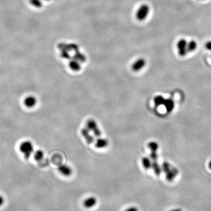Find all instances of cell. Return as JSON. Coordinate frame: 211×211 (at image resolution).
Returning <instances> with one entry per match:
<instances>
[{"instance_id": "2e32d148", "label": "cell", "mask_w": 211, "mask_h": 211, "mask_svg": "<svg viewBox=\"0 0 211 211\" xmlns=\"http://www.w3.org/2000/svg\"><path fill=\"white\" fill-rule=\"evenodd\" d=\"M34 157L35 161H41L44 157V152L41 150H38L34 153Z\"/></svg>"}, {"instance_id": "277c9868", "label": "cell", "mask_w": 211, "mask_h": 211, "mask_svg": "<svg viewBox=\"0 0 211 211\" xmlns=\"http://www.w3.org/2000/svg\"><path fill=\"white\" fill-rule=\"evenodd\" d=\"M86 126H87V129L90 131H92L93 133L94 134L96 137H99L101 135V131L100 130V129L98 128L97 125L96 123V122L92 120V119H90L88 120L87 123H86Z\"/></svg>"}, {"instance_id": "e0dca14e", "label": "cell", "mask_w": 211, "mask_h": 211, "mask_svg": "<svg viewBox=\"0 0 211 211\" xmlns=\"http://www.w3.org/2000/svg\"><path fill=\"white\" fill-rule=\"evenodd\" d=\"M152 168H153V170L155 172V174L157 175V176H159L160 175L161 172V170L162 169L161 168L160 166L159 165V164H158V163L157 162V161H154L153 163H152V166H151Z\"/></svg>"}, {"instance_id": "30bf717a", "label": "cell", "mask_w": 211, "mask_h": 211, "mask_svg": "<svg viewBox=\"0 0 211 211\" xmlns=\"http://www.w3.org/2000/svg\"><path fill=\"white\" fill-rule=\"evenodd\" d=\"M69 68L73 71H75V72H78L81 70V66L80 64V62H78L77 60H76L75 59H72L71 60L69 63Z\"/></svg>"}, {"instance_id": "52a82bcc", "label": "cell", "mask_w": 211, "mask_h": 211, "mask_svg": "<svg viewBox=\"0 0 211 211\" xmlns=\"http://www.w3.org/2000/svg\"><path fill=\"white\" fill-rule=\"evenodd\" d=\"M58 170L62 175L66 176H70L72 172V170L69 166L64 164L60 165L58 168Z\"/></svg>"}, {"instance_id": "83f0119b", "label": "cell", "mask_w": 211, "mask_h": 211, "mask_svg": "<svg viewBox=\"0 0 211 211\" xmlns=\"http://www.w3.org/2000/svg\"><path fill=\"white\" fill-rule=\"evenodd\" d=\"M209 168L211 170V161L209 162Z\"/></svg>"}, {"instance_id": "9a60e30c", "label": "cell", "mask_w": 211, "mask_h": 211, "mask_svg": "<svg viewBox=\"0 0 211 211\" xmlns=\"http://www.w3.org/2000/svg\"><path fill=\"white\" fill-rule=\"evenodd\" d=\"M164 105L165 106L167 110L168 111H171L172 110L174 107V103L173 101L171 99L165 100Z\"/></svg>"}, {"instance_id": "484cf974", "label": "cell", "mask_w": 211, "mask_h": 211, "mask_svg": "<svg viewBox=\"0 0 211 211\" xmlns=\"http://www.w3.org/2000/svg\"><path fill=\"white\" fill-rule=\"evenodd\" d=\"M4 199L3 197L0 195V206L4 204Z\"/></svg>"}, {"instance_id": "603a6c76", "label": "cell", "mask_w": 211, "mask_h": 211, "mask_svg": "<svg viewBox=\"0 0 211 211\" xmlns=\"http://www.w3.org/2000/svg\"><path fill=\"white\" fill-rule=\"evenodd\" d=\"M62 56L63 58L66 59H69L70 58V56L68 53V52H67L66 51H64L63 50V52H62Z\"/></svg>"}, {"instance_id": "cb8c5ba5", "label": "cell", "mask_w": 211, "mask_h": 211, "mask_svg": "<svg viewBox=\"0 0 211 211\" xmlns=\"http://www.w3.org/2000/svg\"><path fill=\"white\" fill-rule=\"evenodd\" d=\"M205 48L211 51V41H208L207 42H206L205 43Z\"/></svg>"}, {"instance_id": "8992f818", "label": "cell", "mask_w": 211, "mask_h": 211, "mask_svg": "<svg viewBox=\"0 0 211 211\" xmlns=\"http://www.w3.org/2000/svg\"><path fill=\"white\" fill-rule=\"evenodd\" d=\"M146 64V62L144 59H139L135 60L132 65V69L134 72H139L145 66Z\"/></svg>"}, {"instance_id": "ac0fdd59", "label": "cell", "mask_w": 211, "mask_h": 211, "mask_svg": "<svg viewBox=\"0 0 211 211\" xmlns=\"http://www.w3.org/2000/svg\"><path fill=\"white\" fill-rule=\"evenodd\" d=\"M176 173H177V171L176 170H170L168 172H167V176H166V178L167 179L168 181H172L174 177L176 176Z\"/></svg>"}, {"instance_id": "8fae6325", "label": "cell", "mask_w": 211, "mask_h": 211, "mask_svg": "<svg viewBox=\"0 0 211 211\" xmlns=\"http://www.w3.org/2000/svg\"><path fill=\"white\" fill-rule=\"evenodd\" d=\"M107 145H108V141L106 139H101V138L98 139L96 141V144H95V146L98 148H105L107 146Z\"/></svg>"}, {"instance_id": "5b68a950", "label": "cell", "mask_w": 211, "mask_h": 211, "mask_svg": "<svg viewBox=\"0 0 211 211\" xmlns=\"http://www.w3.org/2000/svg\"><path fill=\"white\" fill-rule=\"evenodd\" d=\"M36 103H37L36 98L34 96H32V95L27 96L23 101L24 105L29 109H31L35 107V105H36Z\"/></svg>"}, {"instance_id": "5bb4252c", "label": "cell", "mask_w": 211, "mask_h": 211, "mask_svg": "<svg viewBox=\"0 0 211 211\" xmlns=\"http://www.w3.org/2000/svg\"><path fill=\"white\" fill-rule=\"evenodd\" d=\"M142 164L144 168L146 170L150 169L152 166V162L151 159L148 157H144L142 159Z\"/></svg>"}, {"instance_id": "4fadbf2b", "label": "cell", "mask_w": 211, "mask_h": 211, "mask_svg": "<svg viewBox=\"0 0 211 211\" xmlns=\"http://www.w3.org/2000/svg\"><path fill=\"white\" fill-rule=\"evenodd\" d=\"M197 48V43L194 40L188 42L187 49L188 52H192L196 50Z\"/></svg>"}, {"instance_id": "ba28073f", "label": "cell", "mask_w": 211, "mask_h": 211, "mask_svg": "<svg viewBox=\"0 0 211 211\" xmlns=\"http://www.w3.org/2000/svg\"><path fill=\"white\" fill-rule=\"evenodd\" d=\"M82 134L83 137L85 139L88 144H92L94 139V137L90 134V131L87 128H84L82 130Z\"/></svg>"}, {"instance_id": "4316f807", "label": "cell", "mask_w": 211, "mask_h": 211, "mask_svg": "<svg viewBox=\"0 0 211 211\" xmlns=\"http://www.w3.org/2000/svg\"><path fill=\"white\" fill-rule=\"evenodd\" d=\"M170 211H181V210L180 209H172V210Z\"/></svg>"}, {"instance_id": "3957f363", "label": "cell", "mask_w": 211, "mask_h": 211, "mask_svg": "<svg viewBox=\"0 0 211 211\" xmlns=\"http://www.w3.org/2000/svg\"><path fill=\"white\" fill-rule=\"evenodd\" d=\"M188 42L185 39H181L178 41L176 44V48L178 49V53L180 56L182 57L185 56L188 53Z\"/></svg>"}, {"instance_id": "7a4b0ae2", "label": "cell", "mask_w": 211, "mask_h": 211, "mask_svg": "<svg viewBox=\"0 0 211 211\" xmlns=\"http://www.w3.org/2000/svg\"><path fill=\"white\" fill-rule=\"evenodd\" d=\"M150 12V7L147 4H143L138 9L136 13V17L139 21H144L148 16Z\"/></svg>"}, {"instance_id": "9c48e42d", "label": "cell", "mask_w": 211, "mask_h": 211, "mask_svg": "<svg viewBox=\"0 0 211 211\" xmlns=\"http://www.w3.org/2000/svg\"><path fill=\"white\" fill-rule=\"evenodd\" d=\"M97 200L94 197H90L85 199L83 202V205L86 208H92L96 204Z\"/></svg>"}, {"instance_id": "7c38bea8", "label": "cell", "mask_w": 211, "mask_h": 211, "mask_svg": "<svg viewBox=\"0 0 211 211\" xmlns=\"http://www.w3.org/2000/svg\"><path fill=\"white\" fill-rule=\"evenodd\" d=\"M73 59L76 60H77L80 63L85 62L86 60V56L83 54H82V53L79 52L78 51L75 52V53L74 56H73Z\"/></svg>"}, {"instance_id": "ffe728a7", "label": "cell", "mask_w": 211, "mask_h": 211, "mask_svg": "<svg viewBox=\"0 0 211 211\" xmlns=\"http://www.w3.org/2000/svg\"><path fill=\"white\" fill-rule=\"evenodd\" d=\"M148 147L150 148V150H151V151H157L158 150V144L154 141L150 142L148 144Z\"/></svg>"}, {"instance_id": "7402d4cb", "label": "cell", "mask_w": 211, "mask_h": 211, "mask_svg": "<svg viewBox=\"0 0 211 211\" xmlns=\"http://www.w3.org/2000/svg\"><path fill=\"white\" fill-rule=\"evenodd\" d=\"M158 157V155L157 154V151H151V153L150 154V158L153 160L154 161H157Z\"/></svg>"}, {"instance_id": "44dd1931", "label": "cell", "mask_w": 211, "mask_h": 211, "mask_svg": "<svg viewBox=\"0 0 211 211\" xmlns=\"http://www.w3.org/2000/svg\"><path fill=\"white\" fill-rule=\"evenodd\" d=\"M162 169L165 173L168 172L170 170V165L167 163H164V164H163Z\"/></svg>"}, {"instance_id": "6da1fadb", "label": "cell", "mask_w": 211, "mask_h": 211, "mask_svg": "<svg viewBox=\"0 0 211 211\" xmlns=\"http://www.w3.org/2000/svg\"><path fill=\"white\" fill-rule=\"evenodd\" d=\"M19 150L26 159H29L34 151L33 144L30 141H24L19 146Z\"/></svg>"}, {"instance_id": "d4e9b609", "label": "cell", "mask_w": 211, "mask_h": 211, "mask_svg": "<svg viewBox=\"0 0 211 211\" xmlns=\"http://www.w3.org/2000/svg\"><path fill=\"white\" fill-rule=\"evenodd\" d=\"M125 211H138V209L135 207H130L125 210Z\"/></svg>"}, {"instance_id": "d6986e66", "label": "cell", "mask_w": 211, "mask_h": 211, "mask_svg": "<svg viewBox=\"0 0 211 211\" xmlns=\"http://www.w3.org/2000/svg\"><path fill=\"white\" fill-rule=\"evenodd\" d=\"M165 100L164 97L161 96H157L154 98V103L156 106H160L164 105Z\"/></svg>"}]
</instances>
